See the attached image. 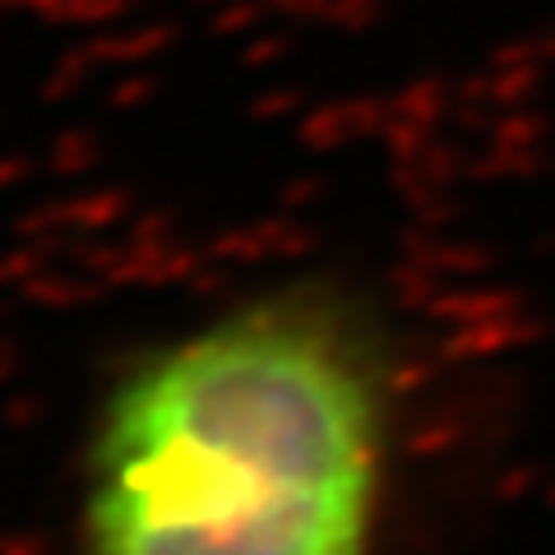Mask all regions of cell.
I'll list each match as a JSON object with an SVG mask.
<instances>
[{
	"label": "cell",
	"instance_id": "1",
	"mask_svg": "<svg viewBox=\"0 0 555 555\" xmlns=\"http://www.w3.org/2000/svg\"><path fill=\"white\" fill-rule=\"evenodd\" d=\"M393 352L334 283H287L120 371L83 454V555H375Z\"/></svg>",
	"mask_w": 555,
	"mask_h": 555
}]
</instances>
